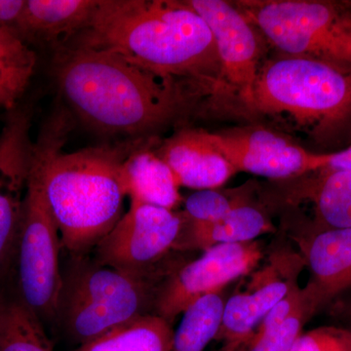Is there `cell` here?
<instances>
[{"mask_svg":"<svg viewBox=\"0 0 351 351\" xmlns=\"http://www.w3.org/2000/svg\"><path fill=\"white\" fill-rule=\"evenodd\" d=\"M25 0H0V27L15 29Z\"/></svg>","mask_w":351,"mask_h":351,"instance_id":"28","label":"cell"},{"mask_svg":"<svg viewBox=\"0 0 351 351\" xmlns=\"http://www.w3.org/2000/svg\"><path fill=\"white\" fill-rule=\"evenodd\" d=\"M99 0H25L15 29L25 43L59 50L87 27Z\"/></svg>","mask_w":351,"mask_h":351,"instance_id":"15","label":"cell"},{"mask_svg":"<svg viewBox=\"0 0 351 351\" xmlns=\"http://www.w3.org/2000/svg\"><path fill=\"white\" fill-rule=\"evenodd\" d=\"M304 299V289L300 288L298 283L295 282L288 294L270 309L269 313L260 323L257 332H254L253 335L265 334L280 326L284 321L294 313Z\"/></svg>","mask_w":351,"mask_h":351,"instance_id":"27","label":"cell"},{"mask_svg":"<svg viewBox=\"0 0 351 351\" xmlns=\"http://www.w3.org/2000/svg\"><path fill=\"white\" fill-rule=\"evenodd\" d=\"M149 144L140 138L123 161L120 179L124 195L134 202L174 211L182 201L179 184L168 164Z\"/></svg>","mask_w":351,"mask_h":351,"instance_id":"16","label":"cell"},{"mask_svg":"<svg viewBox=\"0 0 351 351\" xmlns=\"http://www.w3.org/2000/svg\"><path fill=\"white\" fill-rule=\"evenodd\" d=\"M208 135L237 172L269 179H289L318 172L324 169L330 156L306 151L265 129Z\"/></svg>","mask_w":351,"mask_h":351,"instance_id":"10","label":"cell"},{"mask_svg":"<svg viewBox=\"0 0 351 351\" xmlns=\"http://www.w3.org/2000/svg\"><path fill=\"white\" fill-rule=\"evenodd\" d=\"M175 269L142 276L71 256L62 270L55 324L82 346L147 314H154L159 288Z\"/></svg>","mask_w":351,"mask_h":351,"instance_id":"4","label":"cell"},{"mask_svg":"<svg viewBox=\"0 0 351 351\" xmlns=\"http://www.w3.org/2000/svg\"><path fill=\"white\" fill-rule=\"evenodd\" d=\"M0 351H55L43 321L21 298L0 297Z\"/></svg>","mask_w":351,"mask_h":351,"instance_id":"22","label":"cell"},{"mask_svg":"<svg viewBox=\"0 0 351 351\" xmlns=\"http://www.w3.org/2000/svg\"><path fill=\"white\" fill-rule=\"evenodd\" d=\"M245 17L293 56L351 64V19L332 4L278 0L242 4Z\"/></svg>","mask_w":351,"mask_h":351,"instance_id":"7","label":"cell"},{"mask_svg":"<svg viewBox=\"0 0 351 351\" xmlns=\"http://www.w3.org/2000/svg\"><path fill=\"white\" fill-rule=\"evenodd\" d=\"M295 282V278L286 281L270 279L252 292L240 293L228 298L221 329L216 337V341L225 343L223 350H232L244 345L253 336L257 325L288 294Z\"/></svg>","mask_w":351,"mask_h":351,"instance_id":"18","label":"cell"},{"mask_svg":"<svg viewBox=\"0 0 351 351\" xmlns=\"http://www.w3.org/2000/svg\"><path fill=\"white\" fill-rule=\"evenodd\" d=\"M295 240L311 270L306 287L318 308L351 287V228H309Z\"/></svg>","mask_w":351,"mask_h":351,"instance_id":"13","label":"cell"},{"mask_svg":"<svg viewBox=\"0 0 351 351\" xmlns=\"http://www.w3.org/2000/svg\"><path fill=\"white\" fill-rule=\"evenodd\" d=\"M184 216L172 210L131 201L128 212L97 244L101 265L130 274H156L175 267L164 262L181 232Z\"/></svg>","mask_w":351,"mask_h":351,"instance_id":"8","label":"cell"},{"mask_svg":"<svg viewBox=\"0 0 351 351\" xmlns=\"http://www.w3.org/2000/svg\"><path fill=\"white\" fill-rule=\"evenodd\" d=\"M243 203L239 198L230 197L215 189H201L184 199L182 213L195 223H214Z\"/></svg>","mask_w":351,"mask_h":351,"instance_id":"25","label":"cell"},{"mask_svg":"<svg viewBox=\"0 0 351 351\" xmlns=\"http://www.w3.org/2000/svg\"><path fill=\"white\" fill-rule=\"evenodd\" d=\"M32 114L29 108L9 110L0 132V269L19 239L34 149Z\"/></svg>","mask_w":351,"mask_h":351,"instance_id":"11","label":"cell"},{"mask_svg":"<svg viewBox=\"0 0 351 351\" xmlns=\"http://www.w3.org/2000/svg\"><path fill=\"white\" fill-rule=\"evenodd\" d=\"M73 126V114L59 108L41 128L44 188L62 246L84 256L123 216L122 164L140 138L63 154Z\"/></svg>","mask_w":351,"mask_h":351,"instance_id":"3","label":"cell"},{"mask_svg":"<svg viewBox=\"0 0 351 351\" xmlns=\"http://www.w3.org/2000/svg\"><path fill=\"white\" fill-rule=\"evenodd\" d=\"M274 230L265 212L243 203L214 223H195L184 216L182 230L173 250L206 251L217 245L255 241Z\"/></svg>","mask_w":351,"mask_h":351,"instance_id":"17","label":"cell"},{"mask_svg":"<svg viewBox=\"0 0 351 351\" xmlns=\"http://www.w3.org/2000/svg\"><path fill=\"white\" fill-rule=\"evenodd\" d=\"M169 322L147 314L78 346L75 351H172L174 331Z\"/></svg>","mask_w":351,"mask_h":351,"instance_id":"20","label":"cell"},{"mask_svg":"<svg viewBox=\"0 0 351 351\" xmlns=\"http://www.w3.org/2000/svg\"><path fill=\"white\" fill-rule=\"evenodd\" d=\"M339 62L293 56L260 69L248 106L330 130L351 115V71Z\"/></svg>","mask_w":351,"mask_h":351,"instance_id":"5","label":"cell"},{"mask_svg":"<svg viewBox=\"0 0 351 351\" xmlns=\"http://www.w3.org/2000/svg\"><path fill=\"white\" fill-rule=\"evenodd\" d=\"M69 43L196 85L221 69L212 32L188 1L99 0L87 27Z\"/></svg>","mask_w":351,"mask_h":351,"instance_id":"2","label":"cell"},{"mask_svg":"<svg viewBox=\"0 0 351 351\" xmlns=\"http://www.w3.org/2000/svg\"><path fill=\"white\" fill-rule=\"evenodd\" d=\"M44 138L34 143L18 250L21 299L39 319L54 323L62 284L61 237L53 217L43 180Z\"/></svg>","mask_w":351,"mask_h":351,"instance_id":"6","label":"cell"},{"mask_svg":"<svg viewBox=\"0 0 351 351\" xmlns=\"http://www.w3.org/2000/svg\"><path fill=\"white\" fill-rule=\"evenodd\" d=\"M213 36L221 73L249 105L258 71V44L250 21L221 0L188 1Z\"/></svg>","mask_w":351,"mask_h":351,"instance_id":"12","label":"cell"},{"mask_svg":"<svg viewBox=\"0 0 351 351\" xmlns=\"http://www.w3.org/2000/svg\"><path fill=\"white\" fill-rule=\"evenodd\" d=\"M263 257L262 241L221 244L204 251L197 260L178 267L159 288L154 314L170 324L203 295L223 290L249 274Z\"/></svg>","mask_w":351,"mask_h":351,"instance_id":"9","label":"cell"},{"mask_svg":"<svg viewBox=\"0 0 351 351\" xmlns=\"http://www.w3.org/2000/svg\"><path fill=\"white\" fill-rule=\"evenodd\" d=\"M319 175L301 182L293 199L314 204V230L351 228V172L320 170Z\"/></svg>","mask_w":351,"mask_h":351,"instance_id":"19","label":"cell"},{"mask_svg":"<svg viewBox=\"0 0 351 351\" xmlns=\"http://www.w3.org/2000/svg\"><path fill=\"white\" fill-rule=\"evenodd\" d=\"M36 55L14 27H0V107H18L34 73Z\"/></svg>","mask_w":351,"mask_h":351,"instance_id":"21","label":"cell"},{"mask_svg":"<svg viewBox=\"0 0 351 351\" xmlns=\"http://www.w3.org/2000/svg\"><path fill=\"white\" fill-rule=\"evenodd\" d=\"M172 170L179 186L214 189L237 173L210 140L208 132L184 130L168 138L156 151Z\"/></svg>","mask_w":351,"mask_h":351,"instance_id":"14","label":"cell"},{"mask_svg":"<svg viewBox=\"0 0 351 351\" xmlns=\"http://www.w3.org/2000/svg\"><path fill=\"white\" fill-rule=\"evenodd\" d=\"M304 299L297 309L284 321L280 326L263 335H253L244 345L232 350L221 348L219 351H292L295 343L302 334V328L318 311L307 287Z\"/></svg>","mask_w":351,"mask_h":351,"instance_id":"24","label":"cell"},{"mask_svg":"<svg viewBox=\"0 0 351 351\" xmlns=\"http://www.w3.org/2000/svg\"><path fill=\"white\" fill-rule=\"evenodd\" d=\"M226 298L223 290L203 295L182 313L174 332L172 351H203L216 339L223 321Z\"/></svg>","mask_w":351,"mask_h":351,"instance_id":"23","label":"cell"},{"mask_svg":"<svg viewBox=\"0 0 351 351\" xmlns=\"http://www.w3.org/2000/svg\"><path fill=\"white\" fill-rule=\"evenodd\" d=\"M346 311H348V317H350V320H351V304L350 306L348 307V309H346Z\"/></svg>","mask_w":351,"mask_h":351,"instance_id":"30","label":"cell"},{"mask_svg":"<svg viewBox=\"0 0 351 351\" xmlns=\"http://www.w3.org/2000/svg\"><path fill=\"white\" fill-rule=\"evenodd\" d=\"M292 351H351V331L341 328H316L302 336Z\"/></svg>","mask_w":351,"mask_h":351,"instance_id":"26","label":"cell"},{"mask_svg":"<svg viewBox=\"0 0 351 351\" xmlns=\"http://www.w3.org/2000/svg\"><path fill=\"white\" fill-rule=\"evenodd\" d=\"M322 170H341L351 172V147L336 154H330L327 165Z\"/></svg>","mask_w":351,"mask_h":351,"instance_id":"29","label":"cell"},{"mask_svg":"<svg viewBox=\"0 0 351 351\" xmlns=\"http://www.w3.org/2000/svg\"><path fill=\"white\" fill-rule=\"evenodd\" d=\"M62 96L83 123L105 135L143 137L189 108L181 80L163 77L113 53L69 43L55 51Z\"/></svg>","mask_w":351,"mask_h":351,"instance_id":"1","label":"cell"}]
</instances>
